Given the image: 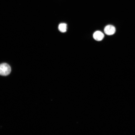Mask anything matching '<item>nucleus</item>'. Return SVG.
<instances>
[{
	"label": "nucleus",
	"mask_w": 135,
	"mask_h": 135,
	"mask_svg": "<svg viewBox=\"0 0 135 135\" xmlns=\"http://www.w3.org/2000/svg\"><path fill=\"white\" fill-rule=\"evenodd\" d=\"M11 71L10 66L6 63H3L0 64V75L6 76L9 74Z\"/></svg>",
	"instance_id": "1"
},
{
	"label": "nucleus",
	"mask_w": 135,
	"mask_h": 135,
	"mask_svg": "<svg viewBox=\"0 0 135 135\" xmlns=\"http://www.w3.org/2000/svg\"><path fill=\"white\" fill-rule=\"evenodd\" d=\"M104 31V32L106 35H111L115 33L116 32V28L113 26L108 25L105 27Z\"/></svg>",
	"instance_id": "2"
},
{
	"label": "nucleus",
	"mask_w": 135,
	"mask_h": 135,
	"mask_svg": "<svg viewBox=\"0 0 135 135\" xmlns=\"http://www.w3.org/2000/svg\"><path fill=\"white\" fill-rule=\"evenodd\" d=\"M104 37V34L101 32L97 31L93 34L94 38L97 41H100L103 40Z\"/></svg>",
	"instance_id": "3"
},
{
	"label": "nucleus",
	"mask_w": 135,
	"mask_h": 135,
	"mask_svg": "<svg viewBox=\"0 0 135 135\" xmlns=\"http://www.w3.org/2000/svg\"><path fill=\"white\" fill-rule=\"evenodd\" d=\"M58 29L62 32H64L66 31L67 24L65 23H61L58 26Z\"/></svg>",
	"instance_id": "4"
}]
</instances>
